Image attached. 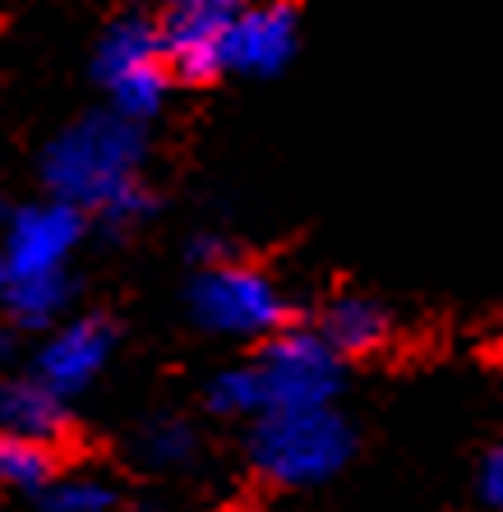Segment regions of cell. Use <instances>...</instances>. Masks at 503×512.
I'll use <instances>...</instances> for the list:
<instances>
[{
  "mask_svg": "<svg viewBox=\"0 0 503 512\" xmlns=\"http://www.w3.org/2000/svg\"><path fill=\"white\" fill-rule=\"evenodd\" d=\"M139 157L144 139L130 120L84 116L79 125L60 134L42 157V176L70 208H97L107 222H134L148 213V190L139 185Z\"/></svg>",
  "mask_w": 503,
  "mask_h": 512,
  "instance_id": "1",
  "label": "cell"
},
{
  "mask_svg": "<svg viewBox=\"0 0 503 512\" xmlns=\"http://www.w3.org/2000/svg\"><path fill=\"white\" fill-rule=\"evenodd\" d=\"M250 457L277 485H319L351 457V429L328 406L273 411L254 425Z\"/></svg>",
  "mask_w": 503,
  "mask_h": 512,
  "instance_id": "2",
  "label": "cell"
},
{
  "mask_svg": "<svg viewBox=\"0 0 503 512\" xmlns=\"http://www.w3.org/2000/svg\"><path fill=\"white\" fill-rule=\"evenodd\" d=\"M250 379L259 393V416H273V411L328 406L342 374H337V356L319 333H277L250 360Z\"/></svg>",
  "mask_w": 503,
  "mask_h": 512,
  "instance_id": "3",
  "label": "cell"
},
{
  "mask_svg": "<svg viewBox=\"0 0 503 512\" xmlns=\"http://www.w3.org/2000/svg\"><path fill=\"white\" fill-rule=\"evenodd\" d=\"M97 79L111 88L120 120H148L157 116L162 97H167V56H162V37L157 24L144 14H125L107 28L102 47H97Z\"/></svg>",
  "mask_w": 503,
  "mask_h": 512,
  "instance_id": "4",
  "label": "cell"
},
{
  "mask_svg": "<svg viewBox=\"0 0 503 512\" xmlns=\"http://www.w3.org/2000/svg\"><path fill=\"white\" fill-rule=\"evenodd\" d=\"M194 319L227 337H268L287 319V300L277 282L245 263H213L190 291Z\"/></svg>",
  "mask_w": 503,
  "mask_h": 512,
  "instance_id": "5",
  "label": "cell"
},
{
  "mask_svg": "<svg viewBox=\"0 0 503 512\" xmlns=\"http://www.w3.org/2000/svg\"><path fill=\"white\" fill-rule=\"evenodd\" d=\"M236 14V0H171L167 19L157 28L167 74H180L190 84L213 79L222 70V42Z\"/></svg>",
  "mask_w": 503,
  "mask_h": 512,
  "instance_id": "6",
  "label": "cell"
},
{
  "mask_svg": "<svg viewBox=\"0 0 503 512\" xmlns=\"http://www.w3.org/2000/svg\"><path fill=\"white\" fill-rule=\"evenodd\" d=\"M84 236V213L70 203H33L5 222V268L10 277H47L60 273V263L70 259V250Z\"/></svg>",
  "mask_w": 503,
  "mask_h": 512,
  "instance_id": "7",
  "label": "cell"
},
{
  "mask_svg": "<svg viewBox=\"0 0 503 512\" xmlns=\"http://www.w3.org/2000/svg\"><path fill=\"white\" fill-rule=\"evenodd\" d=\"M296 47V14L287 5H254L240 10L222 42V70L236 74H277Z\"/></svg>",
  "mask_w": 503,
  "mask_h": 512,
  "instance_id": "8",
  "label": "cell"
},
{
  "mask_svg": "<svg viewBox=\"0 0 503 512\" xmlns=\"http://www.w3.org/2000/svg\"><path fill=\"white\" fill-rule=\"evenodd\" d=\"M111 323L107 319H74L65 323L37 356V383H47L56 397L79 393L102 374L111 356Z\"/></svg>",
  "mask_w": 503,
  "mask_h": 512,
  "instance_id": "9",
  "label": "cell"
},
{
  "mask_svg": "<svg viewBox=\"0 0 503 512\" xmlns=\"http://www.w3.org/2000/svg\"><path fill=\"white\" fill-rule=\"evenodd\" d=\"M0 434L47 448L51 439L65 434V402L37 379L0 383Z\"/></svg>",
  "mask_w": 503,
  "mask_h": 512,
  "instance_id": "10",
  "label": "cell"
},
{
  "mask_svg": "<svg viewBox=\"0 0 503 512\" xmlns=\"http://www.w3.org/2000/svg\"><path fill=\"white\" fill-rule=\"evenodd\" d=\"M319 337L328 342L333 356H365V351H374V346L388 337V319H384V310H379L374 300L342 296V300L328 305L324 333Z\"/></svg>",
  "mask_w": 503,
  "mask_h": 512,
  "instance_id": "11",
  "label": "cell"
},
{
  "mask_svg": "<svg viewBox=\"0 0 503 512\" xmlns=\"http://www.w3.org/2000/svg\"><path fill=\"white\" fill-rule=\"evenodd\" d=\"M65 273H47V277H10L5 286V305L24 328H47L60 310H65Z\"/></svg>",
  "mask_w": 503,
  "mask_h": 512,
  "instance_id": "12",
  "label": "cell"
},
{
  "mask_svg": "<svg viewBox=\"0 0 503 512\" xmlns=\"http://www.w3.org/2000/svg\"><path fill=\"white\" fill-rule=\"evenodd\" d=\"M51 448L28 439H10L0 434V485L10 489H42L51 485Z\"/></svg>",
  "mask_w": 503,
  "mask_h": 512,
  "instance_id": "13",
  "label": "cell"
},
{
  "mask_svg": "<svg viewBox=\"0 0 503 512\" xmlns=\"http://www.w3.org/2000/svg\"><path fill=\"white\" fill-rule=\"evenodd\" d=\"M111 485L97 476H70L47 485V512H107L111 508Z\"/></svg>",
  "mask_w": 503,
  "mask_h": 512,
  "instance_id": "14",
  "label": "cell"
},
{
  "mask_svg": "<svg viewBox=\"0 0 503 512\" xmlns=\"http://www.w3.org/2000/svg\"><path fill=\"white\" fill-rule=\"evenodd\" d=\"M144 462H153V466H180V462H190V453H194V434L180 420H162V425H153L144 434Z\"/></svg>",
  "mask_w": 503,
  "mask_h": 512,
  "instance_id": "15",
  "label": "cell"
},
{
  "mask_svg": "<svg viewBox=\"0 0 503 512\" xmlns=\"http://www.w3.org/2000/svg\"><path fill=\"white\" fill-rule=\"evenodd\" d=\"M480 494H485V503H494V508L503 512V448H494V453L485 457V471H480Z\"/></svg>",
  "mask_w": 503,
  "mask_h": 512,
  "instance_id": "16",
  "label": "cell"
},
{
  "mask_svg": "<svg viewBox=\"0 0 503 512\" xmlns=\"http://www.w3.org/2000/svg\"><path fill=\"white\" fill-rule=\"evenodd\" d=\"M5 286H10V268H5V254H0V296H5Z\"/></svg>",
  "mask_w": 503,
  "mask_h": 512,
  "instance_id": "17",
  "label": "cell"
},
{
  "mask_svg": "<svg viewBox=\"0 0 503 512\" xmlns=\"http://www.w3.org/2000/svg\"><path fill=\"white\" fill-rule=\"evenodd\" d=\"M10 346H14V337H10V333H0V360L10 356Z\"/></svg>",
  "mask_w": 503,
  "mask_h": 512,
  "instance_id": "18",
  "label": "cell"
},
{
  "mask_svg": "<svg viewBox=\"0 0 503 512\" xmlns=\"http://www.w3.org/2000/svg\"><path fill=\"white\" fill-rule=\"evenodd\" d=\"M0 222H5V208H0Z\"/></svg>",
  "mask_w": 503,
  "mask_h": 512,
  "instance_id": "19",
  "label": "cell"
},
{
  "mask_svg": "<svg viewBox=\"0 0 503 512\" xmlns=\"http://www.w3.org/2000/svg\"><path fill=\"white\" fill-rule=\"evenodd\" d=\"M499 346H503V337H499Z\"/></svg>",
  "mask_w": 503,
  "mask_h": 512,
  "instance_id": "20",
  "label": "cell"
}]
</instances>
